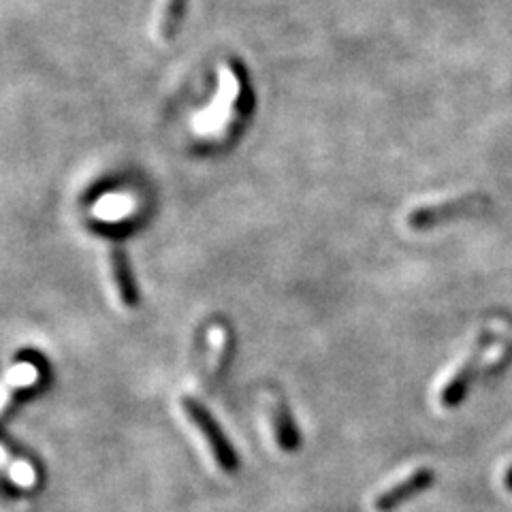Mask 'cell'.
<instances>
[{"mask_svg": "<svg viewBox=\"0 0 512 512\" xmlns=\"http://www.w3.org/2000/svg\"><path fill=\"white\" fill-rule=\"evenodd\" d=\"M182 406H184L186 414L192 419V423H195L199 427L201 434L205 436L207 444H210V451H212L218 466L224 472H237L239 457L235 453L233 444L229 442L227 434H224L222 427L214 421V416L207 412L201 404H197L195 399H184Z\"/></svg>", "mask_w": 512, "mask_h": 512, "instance_id": "cell-1", "label": "cell"}, {"mask_svg": "<svg viewBox=\"0 0 512 512\" xmlns=\"http://www.w3.org/2000/svg\"><path fill=\"white\" fill-rule=\"evenodd\" d=\"M239 92H242V84H239L237 75L231 67H220V92L210 109H205L203 114L197 116V126L201 131H214L220 124L227 122L229 111L239 101Z\"/></svg>", "mask_w": 512, "mask_h": 512, "instance_id": "cell-2", "label": "cell"}, {"mask_svg": "<svg viewBox=\"0 0 512 512\" xmlns=\"http://www.w3.org/2000/svg\"><path fill=\"white\" fill-rule=\"evenodd\" d=\"M434 480H436V474L431 468L414 470L412 474H408L402 480V483H397V485L389 487L387 491H382L374 502V508L378 512H393L395 508L406 504L408 500L416 498L419 493L427 491L431 485H434Z\"/></svg>", "mask_w": 512, "mask_h": 512, "instance_id": "cell-3", "label": "cell"}, {"mask_svg": "<svg viewBox=\"0 0 512 512\" xmlns=\"http://www.w3.org/2000/svg\"><path fill=\"white\" fill-rule=\"evenodd\" d=\"M483 348H485V340H483V344L476 346V350L468 357V361L459 367L451 380H448V384L442 389V395H440L442 406L455 408L463 402V399H466L468 389H470V384L476 374V365L480 361V355H483Z\"/></svg>", "mask_w": 512, "mask_h": 512, "instance_id": "cell-4", "label": "cell"}, {"mask_svg": "<svg viewBox=\"0 0 512 512\" xmlns=\"http://www.w3.org/2000/svg\"><path fill=\"white\" fill-rule=\"evenodd\" d=\"M474 201L476 199H455V201H446V203H438V205H431V207H419V210H414L408 216V224L416 231L434 229V227H438V224H442L444 220L466 212Z\"/></svg>", "mask_w": 512, "mask_h": 512, "instance_id": "cell-5", "label": "cell"}, {"mask_svg": "<svg viewBox=\"0 0 512 512\" xmlns=\"http://www.w3.org/2000/svg\"><path fill=\"white\" fill-rule=\"evenodd\" d=\"M109 265H111V276H114L118 295L124 301V306L137 308L139 306V286L135 282L131 265H128L126 252L120 246H111Z\"/></svg>", "mask_w": 512, "mask_h": 512, "instance_id": "cell-6", "label": "cell"}, {"mask_svg": "<svg viewBox=\"0 0 512 512\" xmlns=\"http://www.w3.org/2000/svg\"><path fill=\"white\" fill-rule=\"evenodd\" d=\"M186 11V0H158L154 20H152V32L158 41H169L175 37L182 15Z\"/></svg>", "mask_w": 512, "mask_h": 512, "instance_id": "cell-7", "label": "cell"}, {"mask_svg": "<svg viewBox=\"0 0 512 512\" xmlns=\"http://www.w3.org/2000/svg\"><path fill=\"white\" fill-rule=\"evenodd\" d=\"M274 434L278 440V446L284 453H295L301 446V436L297 423L293 419L291 410H288L284 404H278L274 408Z\"/></svg>", "mask_w": 512, "mask_h": 512, "instance_id": "cell-8", "label": "cell"}, {"mask_svg": "<svg viewBox=\"0 0 512 512\" xmlns=\"http://www.w3.org/2000/svg\"><path fill=\"white\" fill-rule=\"evenodd\" d=\"M504 483H506V489L512 491V466H510L508 472H506V480H504Z\"/></svg>", "mask_w": 512, "mask_h": 512, "instance_id": "cell-9", "label": "cell"}]
</instances>
